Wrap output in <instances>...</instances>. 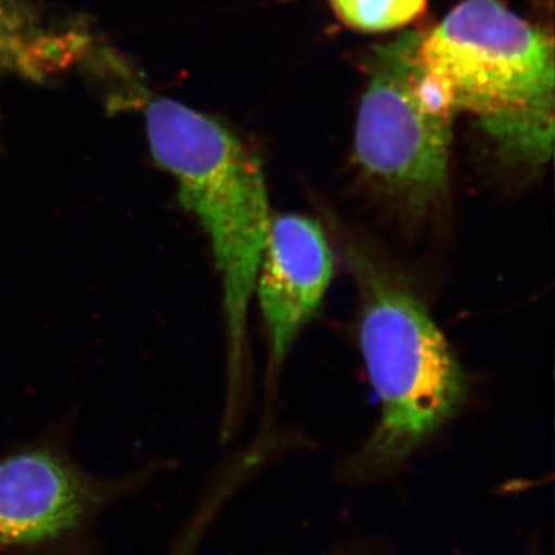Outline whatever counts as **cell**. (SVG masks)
I'll return each mask as SVG.
<instances>
[{"label":"cell","instance_id":"cell-8","mask_svg":"<svg viewBox=\"0 0 555 555\" xmlns=\"http://www.w3.org/2000/svg\"><path fill=\"white\" fill-rule=\"evenodd\" d=\"M335 14L358 31L398 30L425 13L427 0H331Z\"/></svg>","mask_w":555,"mask_h":555},{"label":"cell","instance_id":"cell-3","mask_svg":"<svg viewBox=\"0 0 555 555\" xmlns=\"http://www.w3.org/2000/svg\"><path fill=\"white\" fill-rule=\"evenodd\" d=\"M416 61L447 94L454 113H469L503 158L542 167L553 156V38L500 0H463L427 35Z\"/></svg>","mask_w":555,"mask_h":555},{"label":"cell","instance_id":"cell-6","mask_svg":"<svg viewBox=\"0 0 555 555\" xmlns=\"http://www.w3.org/2000/svg\"><path fill=\"white\" fill-rule=\"evenodd\" d=\"M109 491L50 449L0 460V551L49 545L82 528Z\"/></svg>","mask_w":555,"mask_h":555},{"label":"cell","instance_id":"cell-9","mask_svg":"<svg viewBox=\"0 0 555 555\" xmlns=\"http://www.w3.org/2000/svg\"><path fill=\"white\" fill-rule=\"evenodd\" d=\"M219 506H221V502L211 499L210 502L201 507L195 517L189 521L188 528L181 532L175 545L171 546L169 555L198 554L204 537L207 535L210 525L214 524L215 517H217Z\"/></svg>","mask_w":555,"mask_h":555},{"label":"cell","instance_id":"cell-1","mask_svg":"<svg viewBox=\"0 0 555 555\" xmlns=\"http://www.w3.org/2000/svg\"><path fill=\"white\" fill-rule=\"evenodd\" d=\"M332 240L357 291L361 353L379 404L377 425L350 460L349 473L364 480L426 447L465 406L469 382L396 262L369 236L338 222Z\"/></svg>","mask_w":555,"mask_h":555},{"label":"cell","instance_id":"cell-5","mask_svg":"<svg viewBox=\"0 0 555 555\" xmlns=\"http://www.w3.org/2000/svg\"><path fill=\"white\" fill-rule=\"evenodd\" d=\"M334 269L331 238L315 219L292 214L272 218L254 294L268 335L270 383L320 309Z\"/></svg>","mask_w":555,"mask_h":555},{"label":"cell","instance_id":"cell-7","mask_svg":"<svg viewBox=\"0 0 555 555\" xmlns=\"http://www.w3.org/2000/svg\"><path fill=\"white\" fill-rule=\"evenodd\" d=\"M83 49V36L43 24L28 0H0V68L42 79L67 67Z\"/></svg>","mask_w":555,"mask_h":555},{"label":"cell","instance_id":"cell-2","mask_svg":"<svg viewBox=\"0 0 555 555\" xmlns=\"http://www.w3.org/2000/svg\"><path fill=\"white\" fill-rule=\"evenodd\" d=\"M150 152L177 182L178 196L206 232L222 288L230 409L236 412L248 364V312L272 222L257 156L198 109L155 98L144 108Z\"/></svg>","mask_w":555,"mask_h":555},{"label":"cell","instance_id":"cell-4","mask_svg":"<svg viewBox=\"0 0 555 555\" xmlns=\"http://www.w3.org/2000/svg\"><path fill=\"white\" fill-rule=\"evenodd\" d=\"M418 38L406 33L375 51L356 127L361 173L414 229L436 218L447 203L455 116L420 68Z\"/></svg>","mask_w":555,"mask_h":555}]
</instances>
